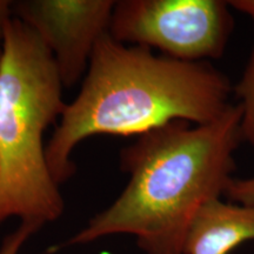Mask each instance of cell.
<instances>
[{
    "mask_svg": "<svg viewBox=\"0 0 254 254\" xmlns=\"http://www.w3.org/2000/svg\"><path fill=\"white\" fill-rule=\"evenodd\" d=\"M222 0H120L110 34L127 45L158 49L183 62H208L225 53L234 20Z\"/></svg>",
    "mask_w": 254,
    "mask_h": 254,
    "instance_id": "4",
    "label": "cell"
},
{
    "mask_svg": "<svg viewBox=\"0 0 254 254\" xmlns=\"http://www.w3.org/2000/svg\"><path fill=\"white\" fill-rule=\"evenodd\" d=\"M254 241V206L206 202L187 232L184 254H231L238 246Z\"/></svg>",
    "mask_w": 254,
    "mask_h": 254,
    "instance_id": "6",
    "label": "cell"
},
{
    "mask_svg": "<svg viewBox=\"0 0 254 254\" xmlns=\"http://www.w3.org/2000/svg\"><path fill=\"white\" fill-rule=\"evenodd\" d=\"M231 91L228 78L208 62L159 57L106 33L46 145L51 174L59 186L67 182L75 173L73 151L91 136H140L177 120L213 122L230 107Z\"/></svg>",
    "mask_w": 254,
    "mask_h": 254,
    "instance_id": "2",
    "label": "cell"
},
{
    "mask_svg": "<svg viewBox=\"0 0 254 254\" xmlns=\"http://www.w3.org/2000/svg\"><path fill=\"white\" fill-rule=\"evenodd\" d=\"M224 195L232 202L254 206V177L249 179H232Z\"/></svg>",
    "mask_w": 254,
    "mask_h": 254,
    "instance_id": "9",
    "label": "cell"
},
{
    "mask_svg": "<svg viewBox=\"0 0 254 254\" xmlns=\"http://www.w3.org/2000/svg\"><path fill=\"white\" fill-rule=\"evenodd\" d=\"M240 120V106L231 104L211 123L177 120L138 136L120 153L129 176L122 194L56 250L129 234L145 254H184L199 209L233 179Z\"/></svg>",
    "mask_w": 254,
    "mask_h": 254,
    "instance_id": "1",
    "label": "cell"
},
{
    "mask_svg": "<svg viewBox=\"0 0 254 254\" xmlns=\"http://www.w3.org/2000/svg\"><path fill=\"white\" fill-rule=\"evenodd\" d=\"M63 87L47 47L9 18L0 59V225L18 218L44 226L64 214L44 145L45 131L66 107Z\"/></svg>",
    "mask_w": 254,
    "mask_h": 254,
    "instance_id": "3",
    "label": "cell"
},
{
    "mask_svg": "<svg viewBox=\"0 0 254 254\" xmlns=\"http://www.w3.org/2000/svg\"><path fill=\"white\" fill-rule=\"evenodd\" d=\"M113 0H19L12 17L31 28L55 59L64 87L86 74L98 41L110 33Z\"/></svg>",
    "mask_w": 254,
    "mask_h": 254,
    "instance_id": "5",
    "label": "cell"
},
{
    "mask_svg": "<svg viewBox=\"0 0 254 254\" xmlns=\"http://www.w3.org/2000/svg\"><path fill=\"white\" fill-rule=\"evenodd\" d=\"M12 17V1L0 0V59L2 55V40H4V30L7 20Z\"/></svg>",
    "mask_w": 254,
    "mask_h": 254,
    "instance_id": "10",
    "label": "cell"
},
{
    "mask_svg": "<svg viewBox=\"0 0 254 254\" xmlns=\"http://www.w3.org/2000/svg\"><path fill=\"white\" fill-rule=\"evenodd\" d=\"M234 92L240 99L241 138L254 150V46Z\"/></svg>",
    "mask_w": 254,
    "mask_h": 254,
    "instance_id": "7",
    "label": "cell"
},
{
    "mask_svg": "<svg viewBox=\"0 0 254 254\" xmlns=\"http://www.w3.org/2000/svg\"><path fill=\"white\" fill-rule=\"evenodd\" d=\"M41 225L36 222L20 221L19 226L2 239L0 254H19L27 240L41 230Z\"/></svg>",
    "mask_w": 254,
    "mask_h": 254,
    "instance_id": "8",
    "label": "cell"
},
{
    "mask_svg": "<svg viewBox=\"0 0 254 254\" xmlns=\"http://www.w3.org/2000/svg\"><path fill=\"white\" fill-rule=\"evenodd\" d=\"M232 8L243 12L254 21V0H232L228 1Z\"/></svg>",
    "mask_w": 254,
    "mask_h": 254,
    "instance_id": "11",
    "label": "cell"
}]
</instances>
